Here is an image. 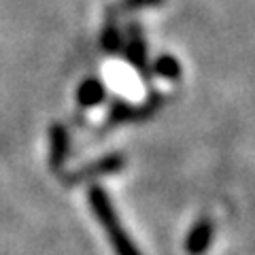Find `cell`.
<instances>
[{"label":"cell","instance_id":"1","mask_svg":"<svg viewBox=\"0 0 255 255\" xmlns=\"http://www.w3.org/2000/svg\"><path fill=\"white\" fill-rule=\"evenodd\" d=\"M87 200H90L94 217L98 219V223L102 228H105L115 255H142L140 249L130 238V234L126 232V228L122 226V221H119L117 213H115V206L111 202V198L105 189L100 185H92L90 191H87Z\"/></svg>","mask_w":255,"mask_h":255},{"label":"cell","instance_id":"2","mask_svg":"<svg viewBox=\"0 0 255 255\" xmlns=\"http://www.w3.org/2000/svg\"><path fill=\"white\" fill-rule=\"evenodd\" d=\"M126 166V155L122 151H113L105 157L96 159V162L87 164V166H81L73 172L64 174L62 181L66 185H77V183H83V181H92L96 177H107V174H115V172H122Z\"/></svg>","mask_w":255,"mask_h":255},{"label":"cell","instance_id":"3","mask_svg":"<svg viewBox=\"0 0 255 255\" xmlns=\"http://www.w3.org/2000/svg\"><path fill=\"white\" fill-rule=\"evenodd\" d=\"M70 153V136L64 124H51L49 126V166L51 170L60 172L64 168Z\"/></svg>","mask_w":255,"mask_h":255},{"label":"cell","instance_id":"4","mask_svg":"<svg viewBox=\"0 0 255 255\" xmlns=\"http://www.w3.org/2000/svg\"><path fill=\"white\" fill-rule=\"evenodd\" d=\"M122 51L126 55V60L130 62L132 66L138 70V73H145V70H147V45H145L142 30H140L138 23H130Z\"/></svg>","mask_w":255,"mask_h":255},{"label":"cell","instance_id":"5","mask_svg":"<svg viewBox=\"0 0 255 255\" xmlns=\"http://www.w3.org/2000/svg\"><path fill=\"white\" fill-rule=\"evenodd\" d=\"M215 236V223L209 217H200L191 226L185 238V253L187 255H204L209 251Z\"/></svg>","mask_w":255,"mask_h":255},{"label":"cell","instance_id":"6","mask_svg":"<svg viewBox=\"0 0 255 255\" xmlns=\"http://www.w3.org/2000/svg\"><path fill=\"white\" fill-rule=\"evenodd\" d=\"M105 98H107V87L98 77L83 79L77 90V102H79V107H83V109L98 107V105H102Z\"/></svg>","mask_w":255,"mask_h":255},{"label":"cell","instance_id":"7","mask_svg":"<svg viewBox=\"0 0 255 255\" xmlns=\"http://www.w3.org/2000/svg\"><path fill=\"white\" fill-rule=\"evenodd\" d=\"M153 70H155L157 77L166 79V81H177V79L181 77V70L183 68H181V62L174 58V55L164 53V55H157V58H155Z\"/></svg>","mask_w":255,"mask_h":255},{"label":"cell","instance_id":"8","mask_svg":"<svg viewBox=\"0 0 255 255\" xmlns=\"http://www.w3.org/2000/svg\"><path fill=\"white\" fill-rule=\"evenodd\" d=\"M100 45L102 49L109 51V53H119L124 49V34L113 21L107 23V28L102 30V36H100Z\"/></svg>","mask_w":255,"mask_h":255},{"label":"cell","instance_id":"9","mask_svg":"<svg viewBox=\"0 0 255 255\" xmlns=\"http://www.w3.org/2000/svg\"><path fill=\"white\" fill-rule=\"evenodd\" d=\"M126 122H134V107L128 105L126 100L117 98V100H113V105L109 109L107 126H119V124H126Z\"/></svg>","mask_w":255,"mask_h":255},{"label":"cell","instance_id":"10","mask_svg":"<svg viewBox=\"0 0 255 255\" xmlns=\"http://www.w3.org/2000/svg\"><path fill=\"white\" fill-rule=\"evenodd\" d=\"M164 0H124L122 11H136V9H147V6H157Z\"/></svg>","mask_w":255,"mask_h":255}]
</instances>
